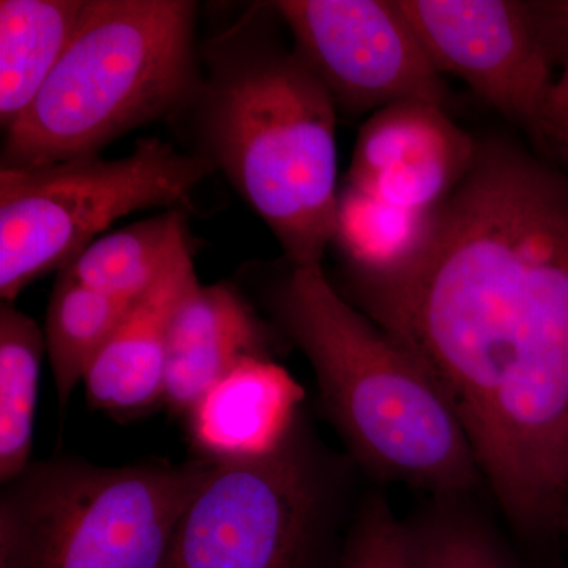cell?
<instances>
[{
    "label": "cell",
    "instance_id": "9c48e42d",
    "mask_svg": "<svg viewBox=\"0 0 568 568\" xmlns=\"http://www.w3.org/2000/svg\"><path fill=\"white\" fill-rule=\"evenodd\" d=\"M440 74H454L530 134L540 136L552 63L534 2L398 0Z\"/></svg>",
    "mask_w": 568,
    "mask_h": 568
},
{
    "label": "cell",
    "instance_id": "ba28073f",
    "mask_svg": "<svg viewBox=\"0 0 568 568\" xmlns=\"http://www.w3.org/2000/svg\"><path fill=\"white\" fill-rule=\"evenodd\" d=\"M293 47L349 115L390 104L447 108L448 89L398 0L272 2Z\"/></svg>",
    "mask_w": 568,
    "mask_h": 568
},
{
    "label": "cell",
    "instance_id": "2e32d148",
    "mask_svg": "<svg viewBox=\"0 0 568 568\" xmlns=\"http://www.w3.org/2000/svg\"><path fill=\"white\" fill-rule=\"evenodd\" d=\"M185 244V216L170 209L97 239L59 272L115 301L134 304Z\"/></svg>",
    "mask_w": 568,
    "mask_h": 568
},
{
    "label": "cell",
    "instance_id": "7a4b0ae2",
    "mask_svg": "<svg viewBox=\"0 0 568 568\" xmlns=\"http://www.w3.org/2000/svg\"><path fill=\"white\" fill-rule=\"evenodd\" d=\"M253 7L201 48L200 155L275 235L293 267H323L338 207L336 106Z\"/></svg>",
    "mask_w": 568,
    "mask_h": 568
},
{
    "label": "cell",
    "instance_id": "e0dca14e",
    "mask_svg": "<svg viewBox=\"0 0 568 568\" xmlns=\"http://www.w3.org/2000/svg\"><path fill=\"white\" fill-rule=\"evenodd\" d=\"M132 305L59 274L43 335L61 414Z\"/></svg>",
    "mask_w": 568,
    "mask_h": 568
},
{
    "label": "cell",
    "instance_id": "cb8c5ba5",
    "mask_svg": "<svg viewBox=\"0 0 568 568\" xmlns=\"http://www.w3.org/2000/svg\"><path fill=\"white\" fill-rule=\"evenodd\" d=\"M556 152H558V155L560 156V159H562V162H564V164H566L567 170H568V151H567V149H559V151H556Z\"/></svg>",
    "mask_w": 568,
    "mask_h": 568
},
{
    "label": "cell",
    "instance_id": "603a6c76",
    "mask_svg": "<svg viewBox=\"0 0 568 568\" xmlns=\"http://www.w3.org/2000/svg\"><path fill=\"white\" fill-rule=\"evenodd\" d=\"M560 526L568 532V466L566 480H564L562 500H560Z\"/></svg>",
    "mask_w": 568,
    "mask_h": 568
},
{
    "label": "cell",
    "instance_id": "30bf717a",
    "mask_svg": "<svg viewBox=\"0 0 568 568\" xmlns=\"http://www.w3.org/2000/svg\"><path fill=\"white\" fill-rule=\"evenodd\" d=\"M477 148L446 108L390 104L362 125L345 183L394 207L429 215L469 173Z\"/></svg>",
    "mask_w": 568,
    "mask_h": 568
},
{
    "label": "cell",
    "instance_id": "4fadbf2b",
    "mask_svg": "<svg viewBox=\"0 0 568 568\" xmlns=\"http://www.w3.org/2000/svg\"><path fill=\"white\" fill-rule=\"evenodd\" d=\"M301 386L268 358H248L185 417L197 458L230 462L271 450L304 405Z\"/></svg>",
    "mask_w": 568,
    "mask_h": 568
},
{
    "label": "cell",
    "instance_id": "44dd1931",
    "mask_svg": "<svg viewBox=\"0 0 568 568\" xmlns=\"http://www.w3.org/2000/svg\"><path fill=\"white\" fill-rule=\"evenodd\" d=\"M560 73L555 78L541 112L538 140L568 151V58L559 63Z\"/></svg>",
    "mask_w": 568,
    "mask_h": 568
},
{
    "label": "cell",
    "instance_id": "7c38bea8",
    "mask_svg": "<svg viewBox=\"0 0 568 568\" xmlns=\"http://www.w3.org/2000/svg\"><path fill=\"white\" fill-rule=\"evenodd\" d=\"M197 284L185 244L152 290L130 306L85 373L82 384L92 409L133 417L163 405L171 324L179 305Z\"/></svg>",
    "mask_w": 568,
    "mask_h": 568
},
{
    "label": "cell",
    "instance_id": "9a60e30c",
    "mask_svg": "<svg viewBox=\"0 0 568 568\" xmlns=\"http://www.w3.org/2000/svg\"><path fill=\"white\" fill-rule=\"evenodd\" d=\"M474 495L426 496L402 518L407 568H523Z\"/></svg>",
    "mask_w": 568,
    "mask_h": 568
},
{
    "label": "cell",
    "instance_id": "6da1fadb",
    "mask_svg": "<svg viewBox=\"0 0 568 568\" xmlns=\"http://www.w3.org/2000/svg\"><path fill=\"white\" fill-rule=\"evenodd\" d=\"M339 293L405 349L454 409L511 528L560 526L568 466V171L478 142L424 244Z\"/></svg>",
    "mask_w": 568,
    "mask_h": 568
},
{
    "label": "cell",
    "instance_id": "8992f818",
    "mask_svg": "<svg viewBox=\"0 0 568 568\" xmlns=\"http://www.w3.org/2000/svg\"><path fill=\"white\" fill-rule=\"evenodd\" d=\"M215 462H32L0 493V568H168Z\"/></svg>",
    "mask_w": 568,
    "mask_h": 568
},
{
    "label": "cell",
    "instance_id": "7402d4cb",
    "mask_svg": "<svg viewBox=\"0 0 568 568\" xmlns=\"http://www.w3.org/2000/svg\"><path fill=\"white\" fill-rule=\"evenodd\" d=\"M538 26L552 63L568 58V0L534 2Z\"/></svg>",
    "mask_w": 568,
    "mask_h": 568
},
{
    "label": "cell",
    "instance_id": "5b68a950",
    "mask_svg": "<svg viewBox=\"0 0 568 568\" xmlns=\"http://www.w3.org/2000/svg\"><path fill=\"white\" fill-rule=\"evenodd\" d=\"M361 477L305 402L271 450L215 462L175 529L168 568H342Z\"/></svg>",
    "mask_w": 568,
    "mask_h": 568
},
{
    "label": "cell",
    "instance_id": "52a82bcc",
    "mask_svg": "<svg viewBox=\"0 0 568 568\" xmlns=\"http://www.w3.org/2000/svg\"><path fill=\"white\" fill-rule=\"evenodd\" d=\"M200 153L148 138L118 160L80 156L0 170V297L13 304L37 278L62 271L115 220L181 204L213 173Z\"/></svg>",
    "mask_w": 568,
    "mask_h": 568
},
{
    "label": "cell",
    "instance_id": "5bb4252c",
    "mask_svg": "<svg viewBox=\"0 0 568 568\" xmlns=\"http://www.w3.org/2000/svg\"><path fill=\"white\" fill-rule=\"evenodd\" d=\"M85 0L0 2V125L9 132L51 77Z\"/></svg>",
    "mask_w": 568,
    "mask_h": 568
},
{
    "label": "cell",
    "instance_id": "277c9868",
    "mask_svg": "<svg viewBox=\"0 0 568 568\" xmlns=\"http://www.w3.org/2000/svg\"><path fill=\"white\" fill-rule=\"evenodd\" d=\"M190 0H85L51 77L6 132L2 170L99 155L192 104L201 84Z\"/></svg>",
    "mask_w": 568,
    "mask_h": 568
},
{
    "label": "cell",
    "instance_id": "3957f363",
    "mask_svg": "<svg viewBox=\"0 0 568 568\" xmlns=\"http://www.w3.org/2000/svg\"><path fill=\"white\" fill-rule=\"evenodd\" d=\"M263 304L312 366L321 413L362 476L425 496L485 487L465 428L432 377L323 267L291 265L264 287Z\"/></svg>",
    "mask_w": 568,
    "mask_h": 568
},
{
    "label": "cell",
    "instance_id": "ac0fdd59",
    "mask_svg": "<svg viewBox=\"0 0 568 568\" xmlns=\"http://www.w3.org/2000/svg\"><path fill=\"white\" fill-rule=\"evenodd\" d=\"M43 331L13 304L0 308V481L9 484L32 463Z\"/></svg>",
    "mask_w": 568,
    "mask_h": 568
},
{
    "label": "cell",
    "instance_id": "ffe728a7",
    "mask_svg": "<svg viewBox=\"0 0 568 568\" xmlns=\"http://www.w3.org/2000/svg\"><path fill=\"white\" fill-rule=\"evenodd\" d=\"M342 568H407L402 518L383 488L362 493L347 529Z\"/></svg>",
    "mask_w": 568,
    "mask_h": 568
},
{
    "label": "cell",
    "instance_id": "d6986e66",
    "mask_svg": "<svg viewBox=\"0 0 568 568\" xmlns=\"http://www.w3.org/2000/svg\"><path fill=\"white\" fill-rule=\"evenodd\" d=\"M433 213L424 215L383 203L354 186L338 192L334 242L345 272L379 275L407 263L424 244Z\"/></svg>",
    "mask_w": 568,
    "mask_h": 568
},
{
    "label": "cell",
    "instance_id": "8fae6325",
    "mask_svg": "<svg viewBox=\"0 0 568 568\" xmlns=\"http://www.w3.org/2000/svg\"><path fill=\"white\" fill-rule=\"evenodd\" d=\"M280 335L237 287L197 284L171 324L163 405L185 418L242 362L275 361Z\"/></svg>",
    "mask_w": 568,
    "mask_h": 568
}]
</instances>
